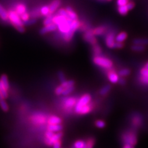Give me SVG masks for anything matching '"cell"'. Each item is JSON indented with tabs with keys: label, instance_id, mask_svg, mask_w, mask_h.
I'll use <instances>...</instances> for the list:
<instances>
[{
	"label": "cell",
	"instance_id": "cell-8",
	"mask_svg": "<svg viewBox=\"0 0 148 148\" xmlns=\"http://www.w3.org/2000/svg\"><path fill=\"white\" fill-rule=\"evenodd\" d=\"M62 136H63V133L61 132H58L57 133H55L51 138H50V139L45 138V142L47 145L52 146L56 142L60 140V139L62 137Z\"/></svg>",
	"mask_w": 148,
	"mask_h": 148
},
{
	"label": "cell",
	"instance_id": "cell-23",
	"mask_svg": "<svg viewBox=\"0 0 148 148\" xmlns=\"http://www.w3.org/2000/svg\"><path fill=\"white\" fill-rule=\"evenodd\" d=\"M16 11L20 16L26 12V7L24 4H18L16 8Z\"/></svg>",
	"mask_w": 148,
	"mask_h": 148
},
{
	"label": "cell",
	"instance_id": "cell-12",
	"mask_svg": "<svg viewBox=\"0 0 148 148\" xmlns=\"http://www.w3.org/2000/svg\"><path fill=\"white\" fill-rule=\"evenodd\" d=\"M61 0H54V1H53V2L51 3L50 5L49 6L50 14H53L56 11L58 8L60 6V5H61Z\"/></svg>",
	"mask_w": 148,
	"mask_h": 148
},
{
	"label": "cell",
	"instance_id": "cell-32",
	"mask_svg": "<svg viewBox=\"0 0 148 148\" xmlns=\"http://www.w3.org/2000/svg\"><path fill=\"white\" fill-rule=\"evenodd\" d=\"M130 73V71L128 69H122L121 70H120L118 72L119 75L121 77H127Z\"/></svg>",
	"mask_w": 148,
	"mask_h": 148
},
{
	"label": "cell",
	"instance_id": "cell-22",
	"mask_svg": "<svg viewBox=\"0 0 148 148\" xmlns=\"http://www.w3.org/2000/svg\"><path fill=\"white\" fill-rule=\"evenodd\" d=\"M66 11H67V12L68 13L69 17H70L71 19H72L73 21L78 19V16H77V14H76V12L73 10V9L71 7L68 6V7L66 8Z\"/></svg>",
	"mask_w": 148,
	"mask_h": 148
},
{
	"label": "cell",
	"instance_id": "cell-36",
	"mask_svg": "<svg viewBox=\"0 0 148 148\" xmlns=\"http://www.w3.org/2000/svg\"><path fill=\"white\" fill-rule=\"evenodd\" d=\"M95 145V139L94 138H89L86 141V146L85 148H92Z\"/></svg>",
	"mask_w": 148,
	"mask_h": 148
},
{
	"label": "cell",
	"instance_id": "cell-29",
	"mask_svg": "<svg viewBox=\"0 0 148 148\" xmlns=\"http://www.w3.org/2000/svg\"><path fill=\"white\" fill-rule=\"evenodd\" d=\"M0 92H1L4 99L7 98L8 97V90L6 89V88L4 87L3 84L2 83L1 81L0 80Z\"/></svg>",
	"mask_w": 148,
	"mask_h": 148
},
{
	"label": "cell",
	"instance_id": "cell-37",
	"mask_svg": "<svg viewBox=\"0 0 148 148\" xmlns=\"http://www.w3.org/2000/svg\"><path fill=\"white\" fill-rule=\"evenodd\" d=\"M74 89H75V88H74V86H71V87H68V88H65L62 92V95H64V96H67L69 94L72 93V92L73 91Z\"/></svg>",
	"mask_w": 148,
	"mask_h": 148
},
{
	"label": "cell",
	"instance_id": "cell-39",
	"mask_svg": "<svg viewBox=\"0 0 148 148\" xmlns=\"http://www.w3.org/2000/svg\"><path fill=\"white\" fill-rule=\"evenodd\" d=\"M24 25H34L35 24V23L36 22V19L35 18H29V19H28L27 21H24Z\"/></svg>",
	"mask_w": 148,
	"mask_h": 148
},
{
	"label": "cell",
	"instance_id": "cell-50",
	"mask_svg": "<svg viewBox=\"0 0 148 148\" xmlns=\"http://www.w3.org/2000/svg\"><path fill=\"white\" fill-rule=\"evenodd\" d=\"M127 5V7L130 11V10H132V9H133V8L135 7V3H134L133 2H132V1H129Z\"/></svg>",
	"mask_w": 148,
	"mask_h": 148
},
{
	"label": "cell",
	"instance_id": "cell-25",
	"mask_svg": "<svg viewBox=\"0 0 148 148\" xmlns=\"http://www.w3.org/2000/svg\"><path fill=\"white\" fill-rule=\"evenodd\" d=\"M117 11L120 15L125 16L127 14L128 12L129 11V9L127 7V5H124L121 6H118Z\"/></svg>",
	"mask_w": 148,
	"mask_h": 148
},
{
	"label": "cell",
	"instance_id": "cell-5",
	"mask_svg": "<svg viewBox=\"0 0 148 148\" xmlns=\"http://www.w3.org/2000/svg\"><path fill=\"white\" fill-rule=\"evenodd\" d=\"M83 38L87 43H90L92 46L98 43V40L96 38V36L92 34V29H88L85 32L84 35H83Z\"/></svg>",
	"mask_w": 148,
	"mask_h": 148
},
{
	"label": "cell",
	"instance_id": "cell-7",
	"mask_svg": "<svg viewBox=\"0 0 148 148\" xmlns=\"http://www.w3.org/2000/svg\"><path fill=\"white\" fill-rule=\"evenodd\" d=\"M73 21V20L71 19V18H68L66 22H64L62 23L61 24L58 25V28L59 29V31L62 32L64 34L67 33V32L70 30L71 25Z\"/></svg>",
	"mask_w": 148,
	"mask_h": 148
},
{
	"label": "cell",
	"instance_id": "cell-27",
	"mask_svg": "<svg viewBox=\"0 0 148 148\" xmlns=\"http://www.w3.org/2000/svg\"><path fill=\"white\" fill-rule=\"evenodd\" d=\"M0 80L1 81L4 87L6 88V89L7 90H9V82L7 76L5 75V74H3V75L1 76V78H0Z\"/></svg>",
	"mask_w": 148,
	"mask_h": 148
},
{
	"label": "cell",
	"instance_id": "cell-35",
	"mask_svg": "<svg viewBox=\"0 0 148 148\" xmlns=\"http://www.w3.org/2000/svg\"><path fill=\"white\" fill-rule=\"evenodd\" d=\"M74 84H75V82L72 80H66V82H64L61 83V85L65 88L68 87H71V86H73Z\"/></svg>",
	"mask_w": 148,
	"mask_h": 148
},
{
	"label": "cell",
	"instance_id": "cell-18",
	"mask_svg": "<svg viewBox=\"0 0 148 148\" xmlns=\"http://www.w3.org/2000/svg\"><path fill=\"white\" fill-rule=\"evenodd\" d=\"M143 122V120L141 117L139 115H134L132 119V123L135 127H139L140 126Z\"/></svg>",
	"mask_w": 148,
	"mask_h": 148
},
{
	"label": "cell",
	"instance_id": "cell-56",
	"mask_svg": "<svg viewBox=\"0 0 148 148\" xmlns=\"http://www.w3.org/2000/svg\"><path fill=\"white\" fill-rule=\"evenodd\" d=\"M97 1H98L99 2H104L106 1V0H97Z\"/></svg>",
	"mask_w": 148,
	"mask_h": 148
},
{
	"label": "cell",
	"instance_id": "cell-46",
	"mask_svg": "<svg viewBox=\"0 0 148 148\" xmlns=\"http://www.w3.org/2000/svg\"><path fill=\"white\" fill-rule=\"evenodd\" d=\"M129 0H117V4L118 6L127 5L128 3Z\"/></svg>",
	"mask_w": 148,
	"mask_h": 148
},
{
	"label": "cell",
	"instance_id": "cell-41",
	"mask_svg": "<svg viewBox=\"0 0 148 148\" xmlns=\"http://www.w3.org/2000/svg\"><path fill=\"white\" fill-rule=\"evenodd\" d=\"M95 125L99 128H104L106 126V123L103 121V120H96L95 122Z\"/></svg>",
	"mask_w": 148,
	"mask_h": 148
},
{
	"label": "cell",
	"instance_id": "cell-1",
	"mask_svg": "<svg viewBox=\"0 0 148 148\" xmlns=\"http://www.w3.org/2000/svg\"><path fill=\"white\" fill-rule=\"evenodd\" d=\"M9 14V19L12 25L14 27L16 30L21 32V33H24L25 32V28L24 27V22L21 19V17L18 14L16 11L11 10L8 12Z\"/></svg>",
	"mask_w": 148,
	"mask_h": 148
},
{
	"label": "cell",
	"instance_id": "cell-17",
	"mask_svg": "<svg viewBox=\"0 0 148 148\" xmlns=\"http://www.w3.org/2000/svg\"><path fill=\"white\" fill-rule=\"evenodd\" d=\"M92 108H93V105H92V103L90 102V103L88 104L85 106L84 107H83L81 109V110L80 111L79 114L85 115V114H88L89 112H91V110L92 109Z\"/></svg>",
	"mask_w": 148,
	"mask_h": 148
},
{
	"label": "cell",
	"instance_id": "cell-30",
	"mask_svg": "<svg viewBox=\"0 0 148 148\" xmlns=\"http://www.w3.org/2000/svg\"><path fill=\"white\" fill-rule=\"evenodd\" d=\"M111 89V86L110 85H106L105 86H104L100 90L99 93L101 95H105L106 94H108V92L110 91Z\"/></svg>",
	"mask_w": 148,
	"mask_h": 148
},
{
	"label": "cell",
	"instance_id": "cell-20",
	"mask_svg": "<svg viewBox=\"0 0 148 148\" xmlns=\"http://www.w3.org/2000/svg\"><path fill=\"white\" fill-rule=\"evenodd\" d=\"M0 17L3 21H8L9 19L8 12L5 10V9L0 4Z\"/></svg>",
	"mask_w": 148,
	"mask_h": 148
},
{
	"label": "cell",
	"instance_id": "cell-57",
	"mask_svg": "<svg viewBox=\"0 0 148 148\" xmlns=\"http://www.w3.org/2000/svg\"><path fill=\"white\" fill-rule=\"evenodd\" d=\"M106 1H112V0H106Z\"/></svg>",
	"mask_w": 148,
	"mask_h": 148
},
{
	"label": "cell",
	"instance_id": "cell-31",
	"mask_svg": "<svg viewBox=\"0 0 148 148\" xmlns=\"http://www.w3.org/2000/svg\"><path fill=\"white\" fill-rule=\"evenodd\" d=\"M86 142L83 140H78L73 145V148H85Z\"/></svg>",
	"mask_w": 148,
	"mask_h": 148
},
{
	"label": "cell",
	"instance_id": "cell-21",
	"mask_svg": "<svg viewBox=\"0 0 148 148\" xmlns=\"http://www.w3.org/2000/svg\"><path fill=\"white\" fill-rule=\"evenodd\" d=\"M133 45H140L145 46L148 45V38H135L133 41Z\"/></svg>",
	"mask_w": 148,
	"mask_h": 148
},
{
	"label": "cell",
	"instance_id": "cell-55",
	"mask_svg": "<svg viewBox=\"0 0 148 148\" xmlns=\"http://www.w3.org/2000/svg\"><path fill=\"white\" fill-rule=\"evenodd\" d=\"M145 68H147V69H148V62H147L146 63L145 66Z\"/></svg>",
	"mask_w": 148,
	"mask_h": 148
},
{
	"label": "cell",
	"instance_id": "cell-34",
	"mask_svg": "<svg viewBox=\"0 0 148 148\" xmlns=\"http://www.w3.org/2000/svg\"><path fill=\"white\" fill-rule=\"evenodd\" d=\"M40 12L41 14L43 16H47L49 14H50V11H49V7L48 6H43L40 9Z\"/></svg>",
	"mask_w": 148,
	"mask_h": 148
},
{
	"label": "cell",
	"instance_id": "cell-47",
	"mask_svg": "<svg viewBox=\"0 0 148 148\" xmlns=\"http://www.w3.org/2000/svg\"><path fill=\"white\" fill-rule=\"evenodd\" d=\"M21 19L22 20V21L24 22V21H27L28 19H29L30 15L27 12H25V13H24V14H22L21 16Z\"/></svg>",
	"mask_w": 148,
	"mask_h": 148
},
{
	"label": "cell",
	"instance_id": "cell-44",
	"mask_svg": "<svg viewBox=\"0 0 148 148\" xmlns=\"http://www.w3.org/2000/svg\"><path fill=\"white\" fill-rule=\"evenodd\" d=\"M139 81L143 85H148V78L139 76Z\"/></svg>",
	"mask_w": 148,
	"mask_h": 148
},
{
	"label": "cell",
	"instance_id": "cell-45",
	"mask_svg": "<svg viewBox=\"0 0 148 148\" xmlns=\"http://www.w3.org/2000/svg\"><path fill=\"white\" fill-rule=\"evenodd\" d=\"M64 90V88L61 85L60 86H58L56 88V90H55V93L57 95H62Z\"/></svg>",
	"mask_w": 148,
	"mask_h": 148
},
{
	"label": "cell",
	"instance_id": "cell-58",
	"mask_svg": "<svg viewBox=\"0 0 148 148\" xmlns=\"http://www.w3.org/2000/svg\"><path fill=\"white\" fill-rule=\"evenodd\" d=\"M131 148H134V147H131Z\"/></svg>",
	"mask_w": 148,
	"mask_h": 148
},
{
	"label": "cell",
	"instance_id": "cell-48",
	"mask_svg": "<svg viewBox=\"0 0 148 148\" xmlns=\"http://www.w3.org/2000/svg\"><path fill=\"white\" fill-rule=\"evenodd\" d=\"M54 134H55L54 132L48 130V132H46V133L45 134V138H48V139L51 138L53 136V135H54Z\"/></svg>",
	"mask_w": 148,
	"mask_h": 148
},
{
	"label": "cell",
	"instance_id": "cell-49",
	"mask_svg": "<svg viewBox=\"0 0 148 148\" xmlns=\"http://www.w3.org/2000/svg\"><path fill=\"white\" fill-rule=\"evenodd\" d=\"M124 46L123 43H120V42H116L115 44L114 48H117V49H121Z\"/></svg>",
	"mask_w": 148,
	"mask_h": 148
},
{
	"label": "cell",
	"instance_id": "cell-53",
	"mask_svg": "<svg viewBox=\"0 0 148 148\" xmlns=\"http://www.w3.org/2000/svg\"><path fill=\"white\" fill-rule=\"evenodd\" d=\"M132 146L130 145H125L123 148H131Z\"/></svg>",
	"mask_w": 148,
	"mask_h": 148
},
{
	"label": "cell",
	"instance_id": "cell-10",
	"mask_svg": "<svg viewBox=\"0 0 148 148\" xmlns=\"http://www.w3.org/2000/svg\"><path fill=\"white\" fill-rule=\"evenodd\" d=\"M58 29V25L55 24L54 23L51 24L47 25H45L44 27H43L40 31V34L41 35H45L46 34L48 33V32H53Z\"/></svg>",
	"mask_w": 148,
	"mask_h": 148
},
{
	"label": "cell",
	"instance_id": "cell-16",
	"mask_svg": "<svg viewBox=\"0 0 148 148\" xmlns=\"http://www.w3.org/2000/svg\"><path fill=\"white\" fill-rule=\"evenodd\" d=\"M62 125L61 124H51L49 125L48 127V130L49 131L53 132H59L62 130Z\"/></svg>",
	"mask_w": 148,
	"mask_h": 148
},
{
	"label": "cell",
	"instance_id": "cell-42",
	"mask_svg": "<svg viewBox=\"0 0 148 148\" xmlns=\"http://www.w3.org/2000/svg\"><path fill=\"white\" fill-rule=\"evenodd\" d=\"M41 14L40 10H38V9H35V10H34L33 11H32L30 13V17L32 18H35V17H38L40 16Z\"/></svg>",
	"mask_w": 148,
	"mask_h": 148
},
{
	"label": "cell",
	"instance_id": "cell-15",
	"mask_svg": "<svg viewBox=\"0 0 148 148\" xmlns=\"http://www.w3.org/2000/svg\"><path fill=\"white\" fill-rule=\"evenodd\" d=\"M67 19L68 18L67 17L58 14L56 16H54L53 23H54V24H56L57 25H59L60 24H61L62 23L66 22Z\"/></svg>",
	"mask_w": 148,
	"mask_h": 148
},
{
	"label": "cell",
	"instance_id": "cell-9",
	"mask_svg": "<svg viewBox=\"0 0 148 148\" xmlns=\"http://www.w3.org/2000/svg\"><path fill=\"white\" fill-rule=\"evenodd\" d=\"M107 75L109 80L112 83H117L119 82L120 78L119 74L112 70V69L108 70Z\"/></svg>",
	"mask_w": 148,
	"mask_h": 148
},
{
	"label": "cell",
	"instance_id": "cell-13",
	"mask_svg": "<svg viewBox=\"0 0 148 148\" xmlns=\"http://www.w3.org/2000/svg\"><path fill=\"white\" fill-rule=\"evenodd\" d=\"M77 103L76 99L73 98V97H71V98H67L64 101V105L67 108H75V106Z\"/></svg>",
	"mask_w": 148,
	"mask_h": 148
},
{
	"label": "cell",
	"instance_id": "cell-38",
	"mask_svg": "<svg viewBox=\"0 0 148 148\" xmlns=\"http://www.w3.org/2000/svg\"><path fill=\"white\" fill-rule=\"evenodd\" d=\"M58 78L59 79V81L61 82V83L66 81V76H65V74L62 71H59L58 73Z\"/></svg>",
	"mask_w": 148,
	"mask_h": 148
},
{
	"label": "cell",
	"instance_id": "cell-43",
	"mask_svg": "<svg viewBox=\"0 0 148 148\" xmlns=\"http://www.w3.org/2000/svg\"><path fill=\"white\" fill-rule=\"evenodd\" d=\"M140 76L148 78V69L145 68V67L142 68L140 72Z\"/></svg>",
	"mask_w": 148,
	"mask_h": 148
},
{
	"label": "cell",
	"instance_id": "cell-54",
	"mask_svg": "<svg viewBox=\"0 0 148 148\" xmlns=\"http://www.w3.org/2000/svg\"><path fill=\"white\" fill-rule=\"evenodd\" d=\"M4 99V98L3 97V95L1 94V92H0V100H1V99Z\"/></svg>",
	"mask_w": 148,
	"mask_h": 148
},
{
	"label": "cell",
	"instance_id": "cell-24",
	"mask_svg": "<svg viewBox=\"0 0 148 148\" xmlns=\"http://www.w3.org/2000/svg\"><path fill=\"white\" fill-rule=\"evenodd\" d=\"M92 52H93L94 56H99L103 53V50L101 46L97 43L92 46Z\"/></svg>",
	"mask_w": 148,
	"mask_h": 148
},
{
	"label": "cell",
	"instance_id": "cell-6",
	"mask_svg": "<svg viewBox=\"0 0 148 148\" xmlns=\"http://www.w3.org/2000/svg\"><path fill=\"white\" fill-rule=\"evenodd\" d=\"M116 43L115 41V36L114 32H110L105 36V43L107 47L109 48H114L115 44Z\"/></svg>",
	"mask_w": 148,
	"mask_h": 148
},
{
	"label": "cell",
	"instance_id": "cell-26",
	"mask_svg": "<svg viewBox=\"0 0 148 148\" xmlns=\"http://www.w3.org/2000/svg\"><path fill=\"white\" fill-rule=\"evenodd\" d=\"M131 49L133 51L142 52L145 49V46L140 45H133L132 46Z\"/></svg>",
	"mask_w": 148,
	"mask_h": 148
},
{
	"label": "cell",
	"instance_id": "cell-52",
	"mask_svg": "<svg viewBox=\"0 0 148 148\" xmlns=\"http://www.w3.org/2000/svg\"><path fill=\"white\" fill-rule=\"evenodd\" d=\"M119 83H120V85H125V83H126V81H125V80L124 79V78H123V77H122V78H119Z\"/></svg>",
	"mask_w": 148,
	"mask_h": 148
},
{
	"label": "cell",
	"instance_id": "cell-51",
	"mask_svg": "<svg viewBox=\"0 0 148 148\" xmlns=\"http://www.w3.org/2000/svg\"><path fill=\"white\" fill-rule=\"evenodd\" d=\"M61 142L60 141V140H59L56 142L53 145V148H61Z\"/></svg>",
	"mask_w": 148,
	"mask_h": 148
},
{
	"label": "cell",
	"instance_id": "cell-33",
	"mask_svg": "<svg viewBox=\"0 0 148 148\" xmlns=\"http://www.w3.org/2000/svg\"><path fill=\"white\" fill-rule=\"evenodd\" d=\"M0 107H1V109L3 111H4V112H7V111H8L9 106L5 100H4V99L0 100Z\"/></svg>",
	"mask_w": 148,
	"mask_h": 148
},
{
	"label": "cell",
	"instance_id": "cell-3",
	"mask_svg": "<svg viewBox=\"0 0 148 148\" xmlns=\"http://www.w3.org/2000/svg\"><path fill=\"white\" fill-rule=\"evenodd\" d=\"M91 100V97L89 94H85L84 95H83L82 97H80V98L78 99L77 101L76 105L75 106V112L77 114H79L80 111L81 109L84 107L85 106L88 104Z\"/></svg>",
	"mask_w": 148,
	"mask_h": 148
},
{
	"label": "cell",
	"instance_id": "cell-40",
	"mask_svg": "<svg viewBox=\"0 0 148 148\" xmlns=\"http://www.w3.org/2000/svg\"><path fill=\"white\" fill-rule=\"evenodd\" d=\"M58 14L61 15V16H63L64 17H67V18H71L70 17H69V14H68V13H67L66 9H60L58 12Z\"/></svg>",
	"mask_w": 148,
	"mask_h": 148
},
{
	"label": "cell",
	"instance_id": "cell-11",
	"mask_svg": "<svg viewBox=\"0 0 148 148\" xmlns=\"http://www.w3.org/2000/svg\"><path fill=\"white\" fill-rule=\"evenodd\" d=\"M106 31V27L105 26H98L92 29V32L95 36H101L103 35Z\"/></svg>",
	"mask_w": 148,
	"mask_h": 148
},
{
	"label": "cell",
	"instance_id": "cell-14",
	"mask_svg": "<svg viewBox=\"0 0 148 148\" xmlns=\"http://www.w3.org/2000/svg\"><path fill=\"white\" fill-rule=\"evenodd\" d=\"M128 37V35L125 32H120L116 36H115V41L116 42H120V43H123L125 41Z\"/></svg>",
	"mask_w": 148,
	"mask_h": 148
},
{
	"label": "cell",
	"instance_id": "cell-4",
	"mask_svg": "<svg viewBox=\"0 0 148 148\" xmlns=\"http://www.w3.org/2000/svg\"><path fill=\"white\" fill-rule=\"evenodd\" d=\"M122 139L124 145H130L132 146L135 145L137 143L136 135L132 132H128L123 133Z\"/></svg>",
	"mask_w": 148,
	"mask_h": 148
},
{
	"label": "cell",
	"instance_id": "cell-28",
	"mask_svg": "<svg viewBox=\"0 0 148 148\" xmlns=\"http://www.w3.org/2000/svg\"><path fill=\"white\" fill-rule=\"evenodd\" d=\"M53 18H54V16H53V14H50L48 16H46V18L45 19L43 24L45 25H47L51 24H53Z\"/></svg>",
	"mask_w": 148,
	"mask_h": 148
},
{
	"label": "cell",
	"instance_id": "cell-2",
	"mask_svg": "<svg viewBox=\"0 0 148 148\" xmlns=\"http://www.w3.org/2000/svg\"><path fill=\"white\" fill-rule=\"evenodd\" d=\"M92 62L96 65L105 70H110L113 67V62L111 60L103 55L94 56L92 58Z\"/></svg>",
	"mask_w": 148,
	"mask_h": 148
},
{
	"label": "cell",
	"instance_id": "cell-19",
	"mask_svg": "<svg viewBox=\"0 0 148 148\" xmlns=\"http://www.w3.org/2000/svg\"><path fill=\"white\" fill-rule=\"evenodd\" d=\"M48 122L49 125L51 124H61L62 122V120L61 118H59L57 116H55V115H51L48 120Z\"/></svg>",
	"mask_w": 148,
	"mask_h": 148
}]
</instances>
